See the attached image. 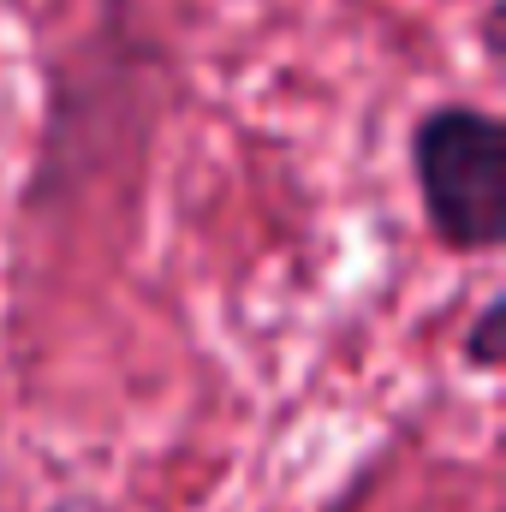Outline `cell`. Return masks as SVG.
Instances as JSON below:
<instances>
[{
	"mask_svg": "<svg viewBox=\"0 0 506 512\" xmlns=\"http://www.w3.org/2000/svg\"><path fill=\"white\" fill-rule=\"evenodd\" d=\"M423 227L453 256L506 245V120L483 102H429L405 137Z\"/></svg>",
	"mask_w": 506,
	"mask_h": 512,
	"instance_id": "obj_1",
	"label": "cell"
},
{
	"mask_svg": "<svg viewBox=\"0 0 506 512\" xmlns=\"http://www.w3.org/2000/svg\"><path fill=\"white\" fill-rule=\"evenodd\" d=\"M48 512H78V507H48Z\"/></svg>",
	"mask_w": 506,
	"mask_h": 512,
	"instance_id": "obj_3",
	"label": "cell"
},
{
	"mask_svg": "<svg viewBox=\"0 0 506 512\" xmlns=\"http://www.w3.org/2000/svg\"><path fill=\"white\" fill-rule=\"evenodd\" d=\"M459 358L477 376H501L506 370V292H489L471 316V328L459 334Z\"/></svg>",
	"mask_w": 506,
	"mask_h": 512,
	"instance_id": "obj_2",
	"label": "cell"
}]
</instances>
